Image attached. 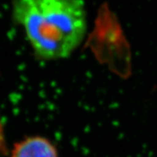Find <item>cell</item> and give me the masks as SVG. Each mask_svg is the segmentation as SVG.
<instances>
[{
    "instance_id": "cell-1",
    "label": "cell",
    "mask_w": 157,
    "mask_h": 157,
    "mask_svg": "<svg viewBox=\"0 0 157 157\" xmlns=\"http://www.w3.org/2000/svg\"><path fill=\"white\" fill-rule=\"evenodd\" d=\"M12 17L35 55L45 60L69 57L87 34L83 0H13Z\"/></svg>"
},
{
    "instance_id": "cell-2",
    "label": "cell",
    "mask_w": 157,
    "mask_h": 157,
    "mask_svg": "<svg viewBox=\"0 0 157 157\" xmlns=\"http://www.w3.org/2000/svg\"><path fill=\"white\" fill-rule=\"evenodd\" d=\"M10 157H59L56 147L49 140L31 136L17 143Z\"/></svg>"
},
{
    "instance_id": "cell-3",
    "label": "cell",
    "mask_w": 157,
    "mask_h": 157,
    "mask_svg": "<svg viewBox=\"0 0 157 157\" xmlns=\"http://www.w3.org/2000/svg\"><path fill=\"white\" fill-rule=\"evenodd\" d=\"M3 147H4V135H3L2 127L0 123V153L3 150Z\"/></svg>"
}]
</instances>
